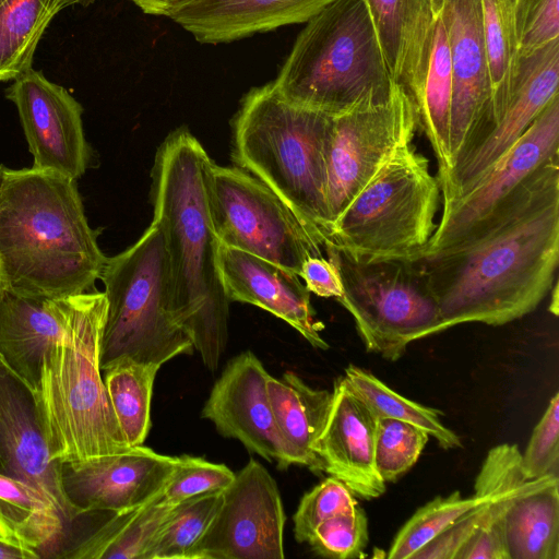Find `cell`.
<instances>
[{"label": "cell", "mask_w": 559, "mask_h": 559, "mask_svg": "<svg viewBox=\"0 0 559 559\" xmlns=\"http://www.w3.org/2000/svg\"><path fill=\"white\" fill-rule=\"evenodd\" d=\"M270 373L259 358L246 350L230 359L214 383L202 417L225 438L240 441L248 451L276 462L284 469L307 466L308 460L282 436L266 392Z\"/></svg>", "instance_id": "2e32d148"}, {"label": "cell", "mask_w": 559, "mask_h": 559, "mask_svg": "<svg viewBox=\"0 0 559 559\" xmlns=\"http://www.w3.org/2000/svg\"><path fill=\"white\" fill-rule=\"evenodd\" d=\"M206 194L219 243L298 276L307 258L322 255L323 245L318 236L271 188L249 173L212 162Z\"/></svg>", "instance_id": "30bf717a"}, {"label": "cell", "mask_w": 559, "mask_h": 559, "mask_svg": "<svg viewBox=\"0 0 559 559\" xmlns=\"http://www.w3.org/2000/svg\"><path fill=\"white\" fill-rule=\"evenodd\" d=\"M175 465L176 456L139 445L119 454L60 462V480L78 516L93 511H122L163 492Z\"/></svg>", "instance_id": "e0dca14e"}, {"label": "cell", "mask_w": 559, "mask_h": 559, "mask_svg": "<svg viewBox=\"0 0 559 559\" xmlns=\"http://www.w3.org/2000/svg\"><path fill=\"white\" fill-rule=\"evenodd\" d=\"M162 366L119 360L102 370L114 414L128 444L143 445L151 428V400Z\"/></svg>", "instance_id": "4dcf8cb0"}, {"label": "cell", "mask_w": 559, "mask_h": 559, "mask_svg": "<svg viewBox=\"0 0 559 559\" xmlns=\"http://www.w3.org/2000/svg\"><path fill=\"white\" fill-rule=\"evenodd\" d=\"M333 0H189L168 17L203 44L306 23Z\"/></svg>", "instance_id": "7402d4cb"}, {"label": "cell", "mask_w": 559, "mask_h": 559, "mask_svg": "<svg viewBox=\"0 0 559 559\" xmlns=\"http://www.w3.org/2000/svg\"><path fill=\"white\" fill-rule=\"evenodd\" d=\"M39 556L0 536V559H36Z\"/></svg>", "instance_id": "f6af8a7d"}, {"label": "cell", "mask_w": 559, "mask_h": 559, "mask_svg": "<svg viewBox=\"0 0 559 559\" xmlns=\"http://www.w3.org/2000/svg\"><path fill=\"white\" fill-rule=\"evenodd\" d=\"M222 492L203 493L176 503L159 530L147 559H190L222 501Z\"/></svg>", "instance_id": "e575fe53"}, {"label": "cell", "mask_w": 559, "mask_h": 559, "mask_svg": "<svg viewBox=\"0 0 559 559\" xmlns=\"http://www.w3.org/2000/svg\"><path fill=\"white\" fill-rule=\"evenodd\" d=\"M558 462L559 394L557 392L535 426L524 453H521V467L525 478L536 479L547 475L558 476Z\"/></svg>", "instance_id": "ab89813d"}, {"label": "cell", "mask_w": 559, "mask_h": 559, "mask_svg": "<svg viewBox=\"0 0 559 559\" xmlns=\"http://www.w3.org/2000/svg\"><path fill=\"white\" fill-rule=\"evenodd\" d=\"M337 266L344 295L336 299L354 318L368 352L395 361L407 345L441 332L439 306L418 260L362 262L324 243Z\"/></svg>", "instance_id": "9c48e42d"}, {"label": "cell", "mask_w": 559, "mask_h": 559, "mask_svg": "<svg viewBox=\"0 0 559 559\" xmlns=\"http://www.w3.org/2000/svg\"><path fill=\"white\" fill-rule=\"evenodd\" d=\"M106 309L104 292L75 295L67 328L44 358L35 393L51 457L59 463L131 449L100 369Z\"/></svg>", "instance_id": "277c9868"}, {"label": "cell", "mask_w": 559, "mask_h": 559, "mask_svg": "<svg viewBox=\"0 0 559 559\" xmlns=\"http://www.w3.org/2000/svg\"><path fill=\"white\" fill-rule=\"evenodd\" d=\"M368 539V519L357 504L320 523L307 543L320 556L349 559L362 556Z\"/></svg>", "instance_id": "8d00e7d4"}, {"label": "cell", "mask_w": 559, "mask_h": 559, "mask_svg": "<svg viewBox=\"0 0 559 559\" xmlns=\"http://www.w3.org/2000/svg\"><path fill=\"white\" fill-rule=\"evenodd\" d=\"M417 129L415 106L400 85L386 102L357 106L333 117L325 186L330 229L396 151L413 142Z\"/></svg>", "instance_id": "8fae6325"}, {"label": "cell", "mask_w": 559, "mask_h": 559, "mask_svg": "<svg viewBox=\"0 0 559 559\" xmlns=\"http://www.w3.org/2000/svg\"><path fill=\"white\" fill-rule=\"evenodd\" d=\"M344 377L376 417L413 424L435 438L442 449L462 447L460 437L441 421V412L404 397L360 367L349 365Z\"/></svg>", "instance_id": "d6a6232c"}, {"label": "cell", "mask_w": 559, "mask_h": 559, "mask_svg": "<svg viewBox=\"0 0 559 559\" xmlns=\"http://www.w3.org/2000/svg\"><path fill=\"white\" fill-rule=\"evenodd\" d=\"M452 70L445 29L436 10L427 71L415 100L418 127L428 139L438 162V179L445 181L452 170L451 108Z\"/></svg>", "instance_id": "83f0119b"}, {"label": "cell", "mask_w": 559, "mask_h": 559, "mask_svg": "<svg viewBox=\"0 0 559 559\" xmlns=\"http://www.w3.org/2000/svg\"><path fill=\"white\" fill-rule=\"evenodd\" d=\"M285 521L275 479L250 459L223 490L190 559H283Z\"/></svg>", "instance_id": "7c38bea8"}, {"label": "cell", "mask_w": 559, "mask_h": 559, "mask_svg": "<svg viewBox=\"0 0 559 559\" xmlns=\"http://www.w3.org/2000/svg\"><path fill=\"white\" fill-rule=\"evenodd\" d=\"M163 492L122 511H93L94 524L56 558L147 559L151 547L176 503Z\"/></svg>", "instance_id": "d4e9b609"}, {"label": "cell", "mask_w": 559, "mask_h": 559, "mask_svg": "<svg viewBox=\"0 0 559 559\" xmlns=\"http://www.w3.org/2000/svg\"><path fill=\"white\" fill-rule=\"evenodd\" d=\"M514 1L480 0L483 29L491 81L490 127L488 132L499 120L509 100L519 62Z\"/></svg>", "instance_id": "1f68e13d"}, {"label": "cell", "mask_w": 559, "mask_h": 559, "mask_svg": "<svg viewBox=\"0 0 559 559\" xmlns=\"http://www.w3.org/2000/svg\"><path fill=\"white\" fill-rule=\"evenodd\" d=\"M59 11L53 0H0V82L33 68L37 45Z\"/></svg>", "instance_id": "f546056e"}, {"label": "cell", "mask_w": 559, "mask_h": 559, "mask_svg": "<svg viewBox=\"0 0 559 559\" xmlns=\"http://www.w3.org/2000/svg\"><path fill=\"white\" fill-rule=\"evenodd\" d=\"M217 263L229 301L260 307L294 328L319 349L329 344L314 318L310 293L294 272L262 258L219 243Z\"/></svg>", "instance_id": "44dd1931"}, {"label": "cell", "mask_w": 559, "mask_h": 559, "mask_svg": "<svg viewBox=\"0 0 559 559\" xmlns=\"http://www.w3.org/2000/svg\"><path fill=\"white\" fill-rule=\"evenodd\" d=\"M352 490L338 478L330 476L301 498L294 515V533L298 543H307L313 530L336 514L353 510L357 502Z\"/></svg>", "instance_id": "f35d334b"}, {"label": "cell", "mask_w": 559, "mask_h": 559, "mask_svg": "<svg viewBox=\"0 0 559 559\" xmlns=\"http://www.w3.org/2000/svg\"><path fill=\"white\" fill-rule=\"evenodd\" d=\"M440 202V181L412 142L344 207L324 243L362 262L419 260L437 228Z\"/></svg>", "instance_id": "52a82bcc"}, {"label": "cell", "mask_w": 559, "mask_h": 559, "mask_svg": "<svg viewBox=\"0 0 559 559\" xmlns=\"http://www.w3.org/2000/svg\"><path fill=\"white\" fill-rule=\"evenodd\" d=\"M75 295L28 298L7 290L0 298V356L36 391L44 358L63 334Z\"/></svg>", "instance_id": "603a6c76"}, {"label": "cell", "mask_w": 559, "mask_h": 559, "mask_svg": "<svg viewBox=\"0 0 559 559\" xmlns=\"http://www.w3.org/2000/svg\"><path fill=\"white\" fill-rule=\"evenodd\" d=\"M57 8L61 11L68 7H71V5H75V4H79V5H82V7H87L92 3H94L96 0H53Z\"/></svg>", "instance_id": "bcb514c9"}, {"label": "cell", "mask_w": 559, "mask_h": 559, "mask_svg": "<svg viewBox=\"0 0 559 559\" xmlns=\"http://www.w3.org/2000/svg\"><path fill=\"white\" fill-rule=\"evenodd\" d=\"M266 392L282 436L308 460L313 473L324 472L313 445L325 424L332 392L311 388L293 371L281 379L269 374Z\"/></svg>", "instance_id": "4316f807"}, {"label": "cell", "mask_w": 559, "mask_h": 559, "mask_svg": "<svg viewBox=\"0 0 559 559\" xmlns=\"http://www.w3.org/2000/svg\"><path fill=\"white\" fill-rule=\"evenodd\" d=\"M306 23L273 82L285 100L335 117L392 96L399 84L362 0H333Z\"/></svg>", "instance_id": "8992f818"}, {"label": "cell", "mask_w": 559, "mask_h": 559, "mask_svg": "<svg viewBox=\"0 0 559 559\" xmlns=\"http://www.w3.org/2000/svg\"><path fill=\"white\" fill-rule=\"evenodd\" d=\"M37 169L75 180L87 170L92 148L85 138L82 105L63 87L31 68L5 90Z\"/></svg>", "instance_id": "9a60e30c"}, {"label": "cell", "mask_w": 559, "mask_h": 559, "mask_svg": "<svg viewBox=\"0 0 559 559\" xmlns=\"http://www.w3.org/2000/svg\"><path fill=\"white\" fill-rule=\"evenodd\" d=\"M66 525L56 506L23 480L0 473V536L51 557L58 550Z\"/></svg>", "instance_id": "f1b7e54d"}, {"label": "cell", "mask_w": 559, "mask_h": 559, "mask_svg": "<svg viewBox=\"0 0 559 559\" xmlns=\"http://www.w3.org/2000/svg\"><path fill=\"white\" fill-rule=\"evenodd\" d=\"M213 160L186 128L159 145L152 168L154 222L165 243L171 308L204 366L215 371L228 341L229 299L217 263L206 174Z\"/></svg>", "instance_id": "7a4b0ae2"}, {"label": "cell", "mask_w": 559, "mask_h": 559, "mask_svg": "<svg viewBox=\"0 0 559 559\" xmlns=\"http://www.w3.org/2000/svg\"><path fill=\"white\" fill-rule=\"evenodd\" d=\"M333 116L293 105L273 82L252 88L233 120L236 167L271 188L318 236L330 224L326 155Z\"/></svg>", "instance_id": "5b68a950"}, {"label": "cell", "mask_w": 559, "mask_h": 559, "mask_svg": "<svg viewBox=\"0 0 559 559\" xmlns=\"http://www.w3.org/2000/svg\"><path fill=\"white\" fill-rule=\"evenodd\" d=\"M78 180L53 170L3 167L0 267L4 290L60 298L94 290L107 257L85 215Z\"/></svg>", "instance_id": "3957f363"}, {"label": "cell", "mask_w": 559, "mask_h": 559, "mask_svg": "<svg viewBox=\"0 0 559 559\" xmlns=\"http://www.w3.org/2000/svg\"><path fill=\"white\" fill-rule=\"evenodd\" d=\"M509 559L559 558V478L530 479L503 514Z\"/></svg>", "instance_id": "484cf974"}, {"label": "cell", "mask_w": 559, "mask_h": 559, "mask_svg": "<svg viewBox=\"0 0 559 559\" xmlns=\"http://www.w3.org/2000/svg\"><path fill=\"white\" fill-rule=\"evenodd\" d=\"M495 491L462 497L460 491L447 497H436L419 508L401 527L388 554L389 559H411V557L443 532L463 514L488 500Z\"/></svg>", "instance_id": "836d02e7"}, {"label": "cell", "mask_w": 559, "mask_h": 559, "mask_svg": "<svg viewBox=\"0 0 559 559\" xmlns=\"http://www.w3.org/2000/svg\"><path fill=\"white\" fill-rule=\"evenodd\" d=\"M144 13L168 17L189 0H131Z\"/></svg>", "instance_id": "ee69618b"}, {"label": "cell", "mask_w": 559, "mask_h": 559, "mask_svg": "<svg viewBox=\"0 0 559 559\" xmlns=\"http://www.w3.org/2000/svg\"><path fill=\"white\" fill-rule=\"evenodd\" d=\"M373 23L390 73L413 104L430 56L432 0H362Z\"/></svg>", "instance_id": "cb8c5ba5"}, {"label": "cell", "mask_w": 559, "mask_h": 559, "mask_svg": "<svg viewBox=\"0 0 559 559\" xmlns=\"http://www.w3.org/2000/svg\"><path fill=\"white\" fill-rule=\"evenodd\" d=\"M299 277L305 281L307 290L317 296L338 299L344 295L336 264L323 255L307 258L301 266Z\"/></svg>", "instance_id": "7bdbcfd3"}, {"label": "cell", "mask_w": 559, "mask_h": 559, "mask_svg": "<svg viewBox=\"0 0 559 559\" xmlns=\"http://www.w3.org/2000/svg\"><path fill=\"white\" fill-rule=\"evenodd\" d=\"M514 16L519 56L559 38V0H515Z\"/></svg>", "instance_id": "60d3db41"}, {"label": "cell", "mask_w": 559, "mask_h": 559, "mask_svg": "<svg viewBox=\"0 0 559 559\" xmlns=\"http://www.w3.org/2000/svg\"><path fill=\"white\" fill-rule=\"evenodd\" d=\"M0 473L23 480L48 498L64 525L78 515L51 457L35 391L0 356Z\"/></svg>", "instance_id": "ac0fdd59"}, {"label": "cell", "mask_w": 559, "mask_h": 559, "mask_svg": "<svg viewBox=\"0 0 559 559\" xmlns=\"http://www.w3.org/2000/svg\"><path fill=\"white\" fill-rule=\"evenodd\" d=\"M2 170H3V165L0 164V178H1ZM3 292H4V288H3L2 274H1V267H0V298L3 294Z\"/></svg>", "instance_id": "7dc6e473"}, {"label": "cell", "mask_w": 559, "mask_h": 559, "mask_svg": "<svg viewBox=\"0 0 559 559\" xmlns=\"http://www.w3.org/2000/svg\"><path fill=\"white\" fill-rule=\"evenodd\" d=\"M504 512L490 516L479 526L460 547L454 559H509L503 531Z\"/></svg>", "instance_id": "b9f144b4"}, {"label": "cell", "mask_w": 559, "mask_h": 559, "mask_svg": "<svg viewBox=\"0 0 559 559\" xmlns=\"http://www.w3.org/2000/svg\"><path fill=\"white\" fill-rule=\"evenodd\" d=\"M235 476L225 464L183 454L176 456L173 475L162 495L165 500L178 503L194 496L223 491Z\"/></svg>", "instance_id": "74e56055"}, {"label": "cell", "mask_w": 559, "mask_h": 559, "mask_svg": "<svg viewBox=\"0 0 559 559\" xmlns=\"http://www.w3.org/2000/svg\"><path fill=\"white\" fill-rule=\"evenodd\" d=\"M433 2L435 10L440 12L445 29L452 70L453 170L488 133L491 81L480 0H433Z\"/></svg>", "instance_id": "5bb4252c"}, {"label": "cell", "mask_w": 559, "mask_h": 559, "mask_svg": "<svg viewBox=\"0 0 559 559\" xmlns=\"http://www.w3.org/2000/svg\"><path fill=\"white\" fill-rule=\"evenodd\" d=\"M99 280L107 300L102 370L122 359L162 366L193 352L173 312L164 237L154 221L135 243L107 258Z\"/></svg>", "instance_id": "ba28073f"}, {"label": "cell", "mask_w": 559, "mask_h": 559, "mask_svg": "<svg viewBox=\"0 0 559 559\" xmlns=\"http://www.w3.org/2000/svg\"><path fill=\"white\" fill-rule=\"evenodd\" d=\"M559 260V155L536 168L464 237L419 259L441 332L502 325L534 311Z\"/></svg>", "instance_id": "6da1fadb"}, {"label": "cell", "mask_w": 559, "mask_h": 559, "mask_svg": "<svg viewBox=\"0 0 559 559\" xmlns=\"http://www.w3.org/2000/svg\"><path fill=\"white\" fill-rule=\"evenodd\" d=\"M429 437L413 424L377 417L374 464L381 479L391 483L405 474L417 462Z\"/></svg>", "instance_id": "d590c367"}, {"label": "cell", "mask_w": 559, "mask_h": 559, "mask_svg": "<svg viewBox=\"0 0 559 559\" xmlns=\"http://www.w3.org/2000/svg\"><path fill=\"white\" fill-rule=\"evenodd\" d=\"M559 38L520 56L509 100L493 128L441 185V203L460 195L524 133L558 93Z\"/></svg>", "instance_id": "d6986e66"}, {"label": "cell", "mask_w": 559, "mask_h": 559, "mask_svg": "<svg viewBox=\"0 0 559 559\" xmlns=\"http://www.w3.org/2000/svg\"><path fill=\"white\" fill-rule=\"evenodd\" d=\"M556 155H559V94L467 189L441 203L439 223L420 259L459 241L528 175Z\"/></svg>", "instance_id": "4fadbf2b"}, {"label": "cell", "mask_w": 559, "mask_h": 559, "mask_svg": "<svg viewBox=\"0 0 559 559\" xmlns=\"http://www.w3.org/2000/svg\"><path fill=\"white\" fill-rule=\"evenodd\" d=\"M376 423L369 406L344 376L338 377L313 451L322 461L324 473L338 478L364 499L378 498L385 491L374 464Z\"/></svg>", "instance_id": "ffe728a7"}]
</instances>
